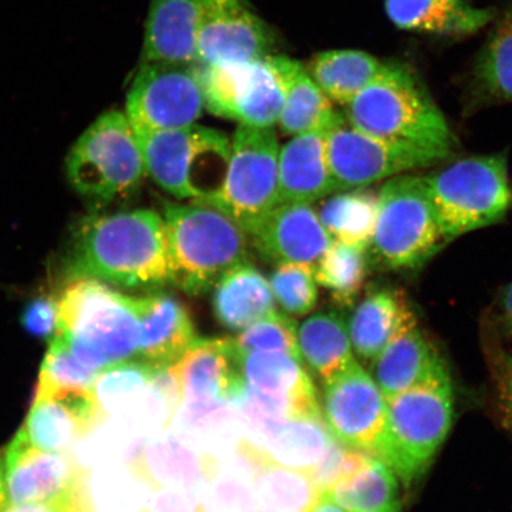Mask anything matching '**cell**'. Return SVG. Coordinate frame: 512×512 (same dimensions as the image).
<instances>
[{
  "mask_svg": "<svg viewBox=\"0 0 512 512\" xmlns=\"http://www.w3.org/2000/svg\"><path fill=\"white\" fill-rule=\"evenodd\" d=\"M157 368L143 362H124L108 367L98 376L93 396L102 418L123 411L128 403L150 387Z\"/></svg>",
  "mask_w": 512,
  "mask_h": 512,
  "instance_id": "37",
  "label": "cell"
},
{
  "mask_svg": "<svg viewBox=\"0 0 512 512\" xmlns=\"http://www.w3.org/2000/svg\"><path fill=\"white\" fill-rule=\"evenodd\" d=\"M9 507L8 488H6L5 462L0 454V512H4Z\"/></svg>",
  "mask_w": 512,
  "mask_h": 512,
  "instance_id": "47",
  "label": "cell"
},
{
  "mask_svg": "<svg viewBox=\"0 0 512 512\" xmlns=\"http://www.w3.org/2000/svg\"><path fill=\"white\" fill-rule=\"evenodd\" d=\"M245 373L243 411L260 431L277 422L323 419L315 386L299 358L253 352L245 356Z\"/></svg>",
  "mask_w": 512,
  "mask_h": 512,
  "instance_id": "14",
  "label": "cell"
},
{
  "mask_svg": "<svg viewBox=\"0 0 512 512\" xmlns=\"http://www.w3.org/2000/svg\"><path fill=\"white\" fill-rule=\"evenodd\" d=\"M152 512H189V502L181 492L162 490L153 501Z\"/></svg>",
  "mask_w": 512,
  "mask_h": 512,
  "instance_id": "43",
  "label": "cell"
},
{
  "mask_svg": "<svg viewBox=\"0 0 512 512\" xmlns=\"http://www.w3.org/2000/svg\"><path fill=\"white\" fill-rule=\"evenodd\" d=\"M21 324L28 334L42 341H50L59 328V300L41 297L24 307Z\"/></svg>",
  "mask_w": 512,
  "mask_h": 512,
  "instance_id": "42",
  "label": "cell"
},
{
  "mask_svg": "<svg viewBox=\"0 0 512 512\" xmlns=\"http://www.w3.org/2000/svg\"><path fill=\"white\" fill-rule=\"evenodd\" d=\"M329 165L336 192L369 188L408 172L430 168L448 155L371 136L336 112L326 128Z\"/></svg>",
  "mask_w": 512,
  "mask_h": 512,
  "instance_id": "12",
  "label": "cell"
},
{
  "mask_svg": "<svg viewBox=\"0 0 512 512\" xmlns=\"http://www.w3.org/2000/svg\"><path fill=\"white\" fill-rule=\"evenodd\" d=\"M367 273V251L335 240L315 267L317 284L326 288L334 303L341 307L354 305Z\"/></svg>",
  "mask_w": 512,
  "mask_h": 512,
  "instance_id": "35",
  "label": "cell"
},
{
  "mask_svg": "<svg viewBox=\"0 0 512 512\" xmlns=\"http://www.w3.org/2000/svg\"><path fill=\"white\" fill-rule=\"evenodd\" d=\"M384 64L360 50H330L311 62L310 76L331 101L347 106L382 72Z\"/></svg>",
  "mask_w": 512,
  "mask_h": 512,
  "instance_id": "33",
  "label": "cell"
},
{
  "mask_svg": "<svg viewBox=\"0 0 512 512\" xmlns=\"http://www.w3.org/2000/svg\"><path fill=\"white\" fill-rule=\"evenodd\" d=\"M270 46L265 24L243 0H201L196 66L258 60Z\"/></svg>",
  "mask_w": 512,
  "mask_h": 512,
  "instance_id": "17",
  "label": "cell"
},
{
  "mask_svg": "<svg viewBox=\"0 0 512 512\" xmlns=\"http://www.w3.org/2000/svg\"><path fill=\"white\" fill-rule=\"evenodd\" d=\"M284 457L302 467L315 465L334 439L324 419L286 421L268 438Z\"/></svg>",
  "mask_w": 512,
  "mask_h": 512,
  "instance_id": "39",
  "label": "cell"
},
{
  "mask_svg": "<svg viewBox=\"0 0 512 512\" xmlns=\"http://www.w3.org/2000/svg\"><path fill=\"white\" fill-rule=\"evenodd\" d=\"M305 512H349L337 504L326 492H320L316 501Z\"/></svg>",
  "mask_w": 512,
  "mask_h": 512,
  "instance_id": "46",
  "label": "cell"
},
{
  "mask_svg": "<svg viewBox=\"0 0 512 512\" xmlns=\"http://www.w3.org/2000/svg\"><path fill=\"white\" fill-rule=\"evenodd\" d=\"M70 274L125 287L172 285L163 217L136 210L86 220L76 234Z\"/></svg>",
  "mask_w": 512,
  "mask_h": 512,
  "instance_id": "1",
  "label": "cell"
},
{
  "mask_svg": "<svg viewBox=\"0 0 512 512\" xmlns=\"http://www.w3.org/2000/svg\"><path fill=\"white\" fill-rule=\"evenodd\" d=\"M316 210L332 240L368 251L375 232L379 192L369 188L335 192L323 198Z\"/></svg>",
  "mask_w": 512,
  "mask_h": 512,
  "instance_id": "31",
  "label": "cell"
},
{
  "mask_svg": "<svg viewBox=\"0 0 512 512\" xmlns=\"http://www.w3.org/2000/svg\"><path fill=\"white\" fill-rule=\"evenodd\" d=\"M147 174L142 147L126 114L107 112L82 134L67 158L76 191L108 202L132 194Z\"/></svg>",
  "mask_w": 512,
  "mask_h": 512,
  "instance_id": "8",
  "label": "cell"
},
{
  "mask_svg": "<svg viewBox=\"0 0 512 512\" xmlns=\"http://www.w3.org/2000/svg\"><path fill=\"white\" fill-rule=\"evenodd\" d=\"M140 322L138 361L171 368L197 341L194 323L181 302L168 293L134 297Z\"/></svg>",
  "mask_w": 512,
  "mask_h": 512,
  "instance_id": "21",
  "label": "cell"
},
{
  "mask_svg": "<svg viewBox=\"0 0 512 512\" xmlns=\"http://www.w3.org/2000/svg\"><path fill=\"white\" fill-rule=\"evenodd\" d=\"M100 373L82 366L69 348L67 338L60 331L49 341L44 357L38 390H68V392H93Z\"/></svg>",
  "mask_w": 512,
  "mask_h": 512,
  "instance_id": "38",
  "label": "cell"
},
{
  "mask_svg": "<svg viewBox=\"0 0 512 512\" xmlns=\"http://www.w3.org/2000/svg\"><path fill=\"white\" fill-rule=\"evenodd\" d=\"M345 117L358 130L390 142L422 147L451 156L456 138L424 83L400 63L382 72L345 106Z\"/></svg>",
  "mask_w": 512,
  "mask_h": 512,
  "instance_id": "2",
  "label": "cell"
},
{
  "mask_svg": "<svg viewBox=\"0 0 512 512\" xmlns=\"http://www.w3.org/2000/svg\"><path fill=\"white\" fill-rule=\"evenodd\" d=\"M245 356L235 338H200L174 366L190 424L207 425L220 418L224 406L245 402Z\"/></svg>",
  "mask_w": 512,
  "mask_h": 512,
  "instance_id": "13",
  "label": "cell"
},
{
  "mask_svg": "<svg viewBox=\"0 0 512 512\" xmlns=\"http://www.w3.org/2000/svg\"><path fill=\"white\" fill-rule=\"evenodd\" d=\"M376 512H401V503L400 501H396L395 503L388 505L387 508Z\"/></svg>",
  "mask_w": 512,
  "mask_h": 512,
  "instance_id": "48",
  "label": "cell"
},
{
  "mask_svg": "<svg viewBox=\"0 0 512 512\" xmlns=\"http://www.w3.org/2000/svg\"><path fill=\"white\" fill-rule=\"evenodd\" d=\"M235 341L245 355L253 352H279L302 360L298 325L287 313L278 310L242 330Z\"/></svg>",
  "mask_w": 512,
  "mask_h": 512,
  "instance_id": "41",
  "label": "cell"
},
{
  "mask_svg": "<svg viewBox=\"0 0 512 512\" xmlns=\"http://www.w3.org/2000/svg\"><path fill=\"white\" fill-rule=\"evenodd\" d=\"M57 330L99 352L110 367L137 358L140 322L134 297L100 280L76 279L67 287L59 299Z\"/></svg>",
  "mask_w": 512,
  "mask_h": 512,
  "instance_id": "9",
  "label": "cell"
},
{
  "mask_svg": "<svg viewBox=\"0 0 512 512\" xmlns=\"http://www.w3.org/2000/svg\"><path fill=\"white\" fill-rule=\"evenodd\" d=\"M194 454L176 440H160L144 448L142 456L133 463L134 475L153 489L166 483L190 485L198 476Z\"/></svg>",
  "mask_w": 512,
  "mask_h": 512,
  "instance_id": "36",
  "label": "cell"
},
{
  "mask_svg": "<svg viewBox=\"0 0 512 512\" xmlns=\"http://www.w3.org/2000/svg\"><path fill=\"white\" fill-rule=\"evenodd\" d=\"M384 9L396 28L445 38L477 34L498 15L469 0H384Z\"/></svg>",
  "mask_w": 512,
  "mask_h": 512,
  "instance_id": "23",
  "label": "cell"
},
{
  "mask_svg": "<svg viewBox=\"0 0 512 512\" xmlns=\"http://www.w3.org/2000/svg\"><path fill=\"white\" fill-rule=\"evenodd\" d=\"M172 285L202 296L234 267L248 261L249 239L238 222L210 204L165 203Z\"/></svg>",
  "mask_w": 512,
  "mask_h": 512,
  "instance_id": "3",
  "label": "cell"
},
{
  "mask_svg": "<svg viewBox=\"0 0 512 512\" xmlns=\"http://www.w3.org/2000/svg\"><path fill=\"white\" fill-rule=\"evenodd\" d=\"M213 290L214 315L230 331L241 332L277 311L270 281L248 261L224 274Z\"/></svg>",
  "mask_w": 512,
  "mask_h": 512,
  "instance_id": "27",
  "label": "cell"
},
{
  "mask_svg": "<svg viewBox=\"0 0 512 512\" xmlns=\"http://www.w3.org/2000/svg\"><path fill=\"white\" fill-rule=\"evenodd\" d=\"M446 243L424 177L408 172L387 179L369 247L376 261L388 270H416Z\"/></svg>",
  "mask_w": 512,
  "mask_h": 512,
  "instance_id": "7",
  "label": "cell"
},
{
  "mask_svg": "<svg viewBox=\"0 0 512 512\" xmlns=\"http://www.w3.org/2000/svg\"><path fill=\"white\" fill-rule=\"evenodd\" d=\"M328 125L298 134L280 146L279 204H313L335 194L326 146Z\"/></svg>",
  "mask_w": 512,
  "mask_h": 512,
  "instance_id": "22",
  "label": "cell"
},
{
  "mask_svg": "<svg viewBox=\"0 0 512 512\" xmlns=\"http://www.w3.org/2000/svg\"><path fill=\"white\" fill-rule=\"evenodd\" d=\"M387 430L377 459L408 488L425 475L451 430L448 373L387 399Z\"/></svg>",
  "mask_w": 512,
  "mask_h": 512,
  "instance_id": "5",
  "label": "cell"
},
{
  "mask_svg": "<svg viewBox=\"0 0 512 512\" xmlns=\"http://www.w3.org/2000/svg\"><path fill=\"white\" fill-rule=\"evenodd\" d=\"M101 419L93 392L37 389L21 430L40 450L66 453Z\"/></svg>",
  "mask_w": 512,
  "mask_h": 512,
  "instance_id": "20",
  "label": "cell"
},
{
  "mask_svg": "<svg viewBox=\"0 0 512 512\" xmlns=\"http://www.w3.org/2000/svg\"><path fill=\"white\" fill-rule=\"evenodd\" d=\"M238 454L251 471L256 496L266 509L305 512L320 494L309 467L281 463L246 439L240 441Z\"/></svg>",
  "mask_w": 512,
  "mask_h": 512,
  "instance_id": "26",
  "label": "cell"
},
{
  "mask_svg": "<svg viewBox=\"0 0 512 512\" xmlns=\"http://www.w3.org/2000/svg\"><path fill=\"white\" fill-rule=\"evenodd\" d=\"M201 0H152L147 16L143 63L197 64Z\"/></svg>",
  "mask_w": 512,
  "mask_h": 512,
  "instance_id": "24",
  "label": "cell"
},
{
  "mask_svg": "<svg viewBox=\"0 0 512 512\" xmlns=\"http://www.w3.org/2000/svg\"><path fill=\"white\" fill-rule=\"evenodd\" d=\"M326 492L349 512H376L399 501V478L382 460L369 462Z\"/></svg>",
  "mask_w": 512,
  "mask_h": 512,
  "instance_id": "34",
  "label": "cell"
},
{
  "mask_svg": "<svg viewBox=\"0 0 512 512\" xmlns=\"http://www.w3.org/2000/svg\"><path fill=\"white\" fill-rule=\"evenodd\" d=\"M197 70L206 108L211 114L251 127L278 125L286 96L279 56L197 66Z\"/></svg>",
  "mask_w": 512,
  "mask_h": 512,
  "instance_id": "11",
  "label": "cell"
},
{
  "mask_svg": "<svg viewBox=\"0 0 512 512\" xmlns=\"http://www.w3.org/2000/svg\"><path fill=\"white\" fill-rule=\"evenodd\" d=\"M134 131L147 174L170 195L207 202L221 190L232 152V140L226 134L197 124Z\"/></svg>",
  "mask_w": 512,
  "mask_h": 512,
  "instance_id": "4",
  "label": "cell"
},
{
  "mask_svg": "<svg viewBox=\"0 0 512 512\" xmlns=\"http://www.w3.org/2000/svg\"><path fill=\"white\" fill-rule=\"evenodd\" d=\"M4 462L11 505L60 501L81 490L83 475L73 458L40 450L22 430L6 448Z\"/></svg>",
  "mask_w": 512,
  "mask_h": 512,
  "instance_id": "18",
  "label": "cell"
},
{
  "mask_svg": "<svg viewBox=\"0 0 512 512\" xmlns=\"http://www.w3.org/2000/svg\"><path fill=\"white\" fill-rule=\"evenodd\" d=\"M258 512H280V511L264 508V509H262V510H260Z\"/></svg>",
  "mask_w": 512,
  "mask_h": 512,
  "instance_id": "49",
  "label": "cell"
},
{
  "mask_svg": "<svg viewBox=\"0 0 512 512\" xmlns=\"http://www.w3.org/2000/svg\"><path fill=\"white\" fill-rule=\"evenodd\" d=\"M467 94L473 106L512 102V2L497 15L473 63Z\"/></svg>",
  "mask_w": 512,
  "mask_h": 512,
  "instance_id": "29",
  "label": "cell"
},
{
  "mask_svg": "<svg viewBox=\"0 0 512 512\" xmlns=\"http://www.w3.org/2000/svg\"><path fill=\"white\" fill-rule=\"evenodd\" d=\"M279 59L286 81V96L278 121L280 131L294 137L328 125L337 112L331 100L300 63L284 56Z\"/></svg>",
  "mask_w": 512,
  "mask_h": 512,
  "instance_id": "32",
  "label": "cell"
},
{
  "mask_svg": "<svg viewBox=\"0 0 512 512\" xmlns=\"http://www.w3.org/2000/svg\"><path fill=\"white\" fill-rule=\"evenodd\" d=\"M268 281L275 302L287 315L302 317L315 309L318 302L315 268L300 264L277 265Z\"/></svg>",
  "mask_w": 512,
  "mask_h": 512,
  "instance_id": "40",
  "label": "cell"
},
{
  "mask_svg": "<svg viewBox=\"0 0 512 512\" xmlns=\"http://www.w3.org/2000/svg\"><path fill=\"white\" fill-rule=\"evenodd\" d=\"M418 323L411 305L399 291L381 288L357 305L349 320L352 349L364 361H373L407 326Z\"/></svg>",
  "mask_w": 512,
  "mask_h": 512,
  "instance_id": "28",
  "label": "cell"
},
{
  "mask_svg": "<svg viewBox=\"0 0 512 512\" xmlns=\"http://www.w3.org/2000/svg\"><path fill=\"white\" fill-rule=\"evenodd\" d=\"M302 360L324 382L355 361L349 325L341 312L319 311L298 328Z\"/></svg>",
  "mask_w": 512,
  "mask_h": 512,
  "instance_id": "30",
  "label": "cell"
},
{
  "mask_svg": "<svg viewBox=\"0 0 512 512\" xmlns=\"http://www.w3.org/2000/svg\"><path fill=\"white\" fill-rule=\"evenodd\" d=\"M371 371L386 399L448 373L418 323L407 326L388 343L374 358Z\"/></svg>",
  "mask_w": 512,
  "mask_h": 512,
  "instance_id": "25",
  "label": "cell"
},
{
  "mask_svg": "<svg viewBox=\"0 0 512 512\" xmlns=\"http://www.w3.org/2000/svg\"><path fill=\"white\" fill-rule=\"evenodd\" d=\"M206 101L197 66L143 63L127 95L134 130H174L197 123Z\"/></svg>",
  "mask_w": 512,
  "mask_h": 512,
  "instance_id": "16",
  "label": "cell"
},
{
  "mask_svg": "<svg viewBox=\"0 0 512 512\" xmlns=\"http://www.w3.org/2000/svg\"><path fill=\"white\" fill-rule=\"evenodd\" d=\"M499 317L508 332L512 335V283L504 287L501 297H499Z\"/></svg>",
  "mask_w": 512,
  "mask_h": 512,
  "instance_id": "45",
  "label": "cell"
},
{
  "mask_svg": "<svg viewBox=\"0 0 512 512\" xmlns=\"http://www.w3.org/2000/svg\"><path fill=\"white\" fill-rule=\"evenodd\" d=\"M248 239L266 261L313 268L332 243L312 204L296 202L278 204Z\"/></svg>",
  "mask_w": 512,
  "mask_h": 512,
  "instance_id": "19",
  "label": "cell"
},
{
  "mask_svg": "<svg viewBox=\"0 0 512 512\" xmlns=\"http://www.w3.org/2000/svg\"><path fill=\"white\" fill-rule=\"evenodd\" d=\"M424 179L447 243L502 221L512 206L505 153L460 159Z\"/></svg>",
  "mask_w": 512,
  "mask_h": 512,
  "instance_id": "6",
  "label": "cell"
},
{
  "mask_svg": "<svg viewBox=\"0 0 512 512\" xmlns=\"http://www.w3.org/2000/svg\"><path fill=\"white\" fill-rule=\"evenodd\" d=\"M322 414L339 443L377 458L387 430V399L356 361L324 382Z\"/></svg>",
  "mask_w": 512,
  "mask_h": 512,
  "instance_id": "15",
  "label": "cell"
},
{
  "mask_svg": "<svg viewBox=\"0 0 512 512\" xmlns=\"http://www.w3.org/2000/svg\"><path fill=\"white\" fill-rule=\"evenodd\" d=\"M502 398L512 418V357L507 356L502 361L501 368Z\"/></svg>",
  "mask_w": 512,
  "mask_h": 512,
  "instance_id": "44",
  "label": "cell"
},
{
  "mask_svg": "<svg viewBox=\"0 0 512 512\" xmlns=\"http://www.w3.org/2000/svg\"><path fill=\"white\" fill-rule=\"evenodd\" d=\"M280 145L273 128L239 125L222 188L207 202L247 235L279 204Z\"/></svg>",
  "mask_w": 512,
  "mask_h": 512,
  "instance_id": "10",
  "label": "cell"
},
{
  "mask_svg": "<svg viewBox=\"0 0 512 512\" xmlns=\"http://www.w3.org/2000/svg\"><path fill=\"white\" fill-rule=\"evenodd\" d=\"M80 512H87V509H86V507H85V503H83V508L81 509V511H80Z\"/></svg>",
  "mask_w": 512,
  "mask_h": 512,
  "instance_id": "50",
  "label": "cell"
}]
</instances>
